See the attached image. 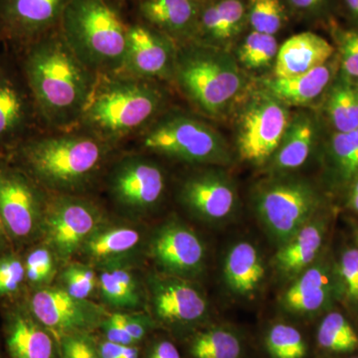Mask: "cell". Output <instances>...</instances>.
Wrapping results in <instances>:
<instances>
[{
  "instance_id": "4316f807",
  "label": "cell",
  "mask_w": 358,
  "mask_h": 358,
  "mask_svg": "<svg viewBox=\"0 0 358 358\" xmlns=\"http://www.w3.org/2000/svg\"><path fill=\"white\" fill-rule=\"evenodd\" d=\"M336 55L331 42L317 33H296L280 45L273 67V77L299 76L326 64Z\"/></svg>"
},
{
  "instance_id": "60d3db41",
  "label": "cell",
  "mask_w": 358,
  "mask_h": 358,
  "mask_svg": "<svg viewBox=\"0 0 358 358\" xmlns=\"http://www.w3.org/2000/svg\"><path fill=\"white\" fill-rule=\"evenodd\" d=\"M27 293L22 254L13 249L0 255V305L20 300Z\"/></svg>"
},
{
  "instance_id": "6da1fadb",
  "label": "cell",
  "mask_w": 358,
  "mask_h": 358,
  "mask_svg": "<svg viewBox=\"0 0 358 358\" xmlns=\"http://www.w3.org/2000/svg\"><path fill=\"white\" fill-rule=\"evenodd\" d=\"M120 150L79 128L43 129L6 159L48 194L92 195Z\"/></svg>"
},
{
  "instance_id": "4dcf8cb0",
  "label": "cell",
  "mask_w": 358,
  "mask_h": 358,
  "mask_svg": "<svg viewBox=\"0 0 358 358\" xmlns=\"http://www.w3.org/2000/svg\"><path fill=\"white\" fill-rule=\"evenodd\" d=\"M324 162L331 185H352L358 178V129L334 133L324 147Z\"/></svg>"
},
{
  "instance_id": "816d5d0a",
  "label": "cell",
  "mask_w": 358,
  "mask_h": 358,
  "mask_svg": "<svg viewBox=\"0 0 358 358\" xmlns=\"http://www.w3.org/2000/svg\"><path fill=\"white\" fill-rule=\"evenodd\" d=\"M193 1L199 2V3H201V2L206 1V0H193Z\"/></svg>"
},
{
  "instance_id": "ac0fdd59",
  "label": "cell",
  "mask_w": 358,
  "mask_h": 358,
  "mask_svg": "<svg viewBox=\"0 0 358 358\" xmlns=\"http://www.w3.org/2000/svg\"><path fill=\"white\" fill-rule=\"evenodd\" d=\"M178 45L145 23H129L124 65L120 72L171 86Z\"/></svg>"
},
{
  "instance_id": "1f68e13d",
  "label": "cell",
  "mask_w": 358,
  "mask_h": 358,
  "mask_svg": "<svg viewBox=\"0 0 358 358\" xmlns=\"http://www.w3.org/2000/svg\"><path fill=\"white\" fill-rule=\"evenodd\" d=\"M315 352L329 357H350L358 352V331L343 313H327L313 336Z\"/></svg>"
},
{
  "instance_id": "d590c367",
  "label": "cell",
  "mask_w": 358,
  "mask_h": 358,
  "mask_svg": "<svg viewBox=\"0 0 358 358\" xmlns=\"http://www.w3.org/2000/svg\"><path fill=\"white\" fill-rule=\"evenodd\" d=\"M279 47L277 36L248 30L232 53L245 72H263L274 67Z\"/></svg>"
},
{
  "instance_id": "bcb514c9",
  "label": "cell",
  "mask_w": 358,
  "mask_h": 358,
  "mask_svg": "<svg viewBox=\"0 0 358 358\" xmlns=\"http://www.w3.org/2000/svg\"><path fill=\"white\" fill-rule=\"evenodd\" d=\"M96 346L101 358H141V346L117 345L99 333H96Z\"/></svg>"
},
{
  "instance_id": "52a82bcc",
  "label": "cell",
  "mask_w": 358,
  "mask_h": 358,
  "mask_svg": "<svg viewBox=\"0 0 358 358\" xmlns=\"http://www.w3.org/2000/svg\"><path fill=\"white\" fill-rule=\"evenodd\" d=\"M101 187L120 217L140 222L164 203L169 176L159 157L120 150L110 162Z\"/></svg>"
},
{
  "instance_id": "f907efd6",
  "label": "cell",
  "mask_w": 358,
  "mask_h": 358,
  "mask_svg": "<svg viewBox=\"0 0 358 358\" xmlns=\"http://www.w3.org/2000/svg\"><path fill=\"white\" fill-rule=\"evenodd\" d=\"M346 358H358V355H350V357H348Z\"/></svg>"
},
{
  "instance_id": "8fae6325",
  "label": "cell",
  "mask_w": 358,
  "mask_h": 358,
  "mask_svg": "<svg viewBox=\"0 0 358 358\" xmlns=\"http://www.w3.org/2000/svg\"><path fill=\"white\" fill-rule=\"evenodd\" d=\"M48 197L22 169L0 157V217L17 251L41 238Z\"/></svg>"
},
{
  "instance_id": "277c9868",
  "label": "cell",
  "mask_w": 358,
  "mask_h": 358,
  "mask_svg": "<svg viewBox=\"0 0 358 358\" xmlns=\"http://www.w3.org/2000/svg\"><path fill=\"white\" fill-rule=\"evenodd\" d=\"M251 85L232 51L194 41L178 45L171 86L205 119L232 114Z\"/></svg>"
},
{
  "instance_id": "7bdbcfd3",
  "label": "cell",
  "mask_w": 358,
  "mask_h": 358,
  "mask_svg": "<svg viewBox=\"0 0 358 358\" xmlns=\"http://www.w3.org/2000/svg\"><path fill=\"white\" fill-rule=\"evenodd\" d=\"M60 358H101L96 333L69 334L59 338Z\"/></svg>"
},
{
  "instance_id": "cb8c5ba5",
  "label": "cell",
  "mask_w": 358,
  "mask_h": 358,
  "mask_svg": "<svg viewBox=\"0 0 358 358\" xmlns=\"http://www.w3.org/2000/svg\"><path fill=\"white\" fill-rule=\"evenodd\" d=\"M99 275V299L110 313L147 310L145 282L134 263H115L96 268Z\"/></svg>"
},
{
  "instance_id": "4fadbf2b",
  "label": "cell",
  "mask_w": 358,
  "mask_h": 358,
  "mask_svg": "<svg viewBox=\"0 0 358 358\" xmlns=\"http://www.w3.org/2000/svg\"><path fill=\"white\" fill-rule=\"evenodd\" d=\"M0 52V157H8L21 143L44 129L17 53Z\"/></svg>"
},
{
  "instance_id": "5bb4252c",
  "label": "cell",
  "mask_w": 358,
  "mask_h": 358,
  "mask_svg": "<svg viewBox=\"0 0 358 358\" xmlns=\"http://www.w3.org/2000/svg\"><path fill=\"white\" fill-rule=\"evenodd\" d=\"M183 174L174 189L178 203L204 222H222L236 211V185L222 166H200Z\"/></svg>"
},
{
  "instance_id": "ffe728a7",
  "label": "cell",
  "mask_w": 358,
  "mask_h": 358,
  "mask_svg": "<svg viewBox=\"0 0 358 358\" xmlns=\"http://www.w3.org/2000/svg\"><path fill=\"white\" fill-rule=\"evenodd\" d=\"M0 315L8 358H60L59 339L32 315L24 296L0 305Z\"/></svg>"
},
{
  "instance_id": "8d00e7d4",
  "label": "cell",
  "mask_w": 358,
  "mask_h": 358,
  "mask_svg": "<svg viewBox=\"0 0 358 358\" xmlns=\"http://www.w3.org/2000/svg\"><path fill=\"white\" fill-rule=\"evenodd\" d=\"M21 254L27 291L54 284L63 263L48 245L38 241L22 250Z\"/></svg>"
},
{
  "instance_id": "603a6c76",
  "label": "cell",
  "mask_w": 358,
  "mask_h": 358,
  "mask_svg": "<svg viewBox=\"0 0 358 358\" xmlns=\"http://www.w3.org/2000/svg\"><path fill=\"white\" fill-rule=\"evenodd\" d=\"M199 8L193 0H138L136 15L179 45L194 39Z\"/></svg>"
},
{
  "instance_id": "7402d4cb",
  "label": "cell",
  "mask_w": 358,
  "mask_h": 358,
  "mask_svg": "<svg viewBox=\"0 0 358 358\" xmlns=\"http://www.w3.org/2000/svg\"><path fill=\"white\" fill-rule=\"evenodd\" d=\"M320 138V117L315 110L293 112L281 143L265 166L268 174L292 173L305 166L319 145Z\"/></svg>"
},
{
  "instance_id": "ba28073f",
  "label": "cell",
  "mask_w": 358,
  "mask_h": 358,
  "mask_svg": "<svg viewBox=\"0 0 358 358\" xmlns=\"http://www.w3.org/2000/svg\"><path fill=\"white\" fill-rule=\"evenodd\" d=\"M252 203L268 237L281 247L317 215L322 197L307 178L268 174L252 192Z\"/></svg>"
},
{
  "instance_id": "f1b7e54d",
  "label": "cell",
  "mask_w": 358,
  "mask_h": 358,
  "mask_svg": "<svg viewBox=\"0 0 358 358\" xmlns=\"http://www.w3.org/2000/svg\"><path fill=\"white\" fill-rule=\"evenodd\" d=\"M327 232L324 219L315 216L286 244L279 247L275 267L285 277H298L312 265L324 243Z\"/></svg>"
},
{
  "instance_id": "d6986e66",
  "label": "cell",
  "mask_w": 358,
  "mask_h": 358,
  "mask_svg": "<svg viewBox=\"0 0 358 358\" xmlns=\"http://www.w3.org/2000/svg\"><path fill=\"white\" fill-rule=\"evenodd\" d=\"M136 222L110 216L87 239L75 260L95 268L115 263H136L145 252L148 237Z\"/></svg>"
},
{
  "instance_id": "30bf717a",
  "label": "cell",
  "mask_w": 358,
  "mask_h": 358,
  "mask_svg": "<svg viewBox=\"0 0 358 358\" xmlns=\"http://www.w3.org/2000/svg\"><path fill=\"white\" fill-rule=\"evenodd\" d=\"M145 289L147 312L157 329L178 343L210 324L208 301L189 280L152 273L145 279Z\"/></svg>"
},
{
  "instance_id": "2e32d148",
  "label": "cell",
  "mask_w": 358,
  "mask_h": 358,
  "mask_svg": "<svg viewBox=\"0 0 358 358\" xmlns=\"http://www.w3.org/2000/svg\"><path fill=\"white\" fill-rule=\"evenodd\" d=\"M145 253L159 273L189 281L203 272L206 263V249L201 238L176 218L152 231L148 237Z\"/></svg>"
},
{
  "instance_id": "7dc6e473",
  "label": "cell",
  "mask_w": 358,
  "mask_h": 358,
  "mask_svg": "<svg viewBox=\"0 0 358 358\" xmlns=\"http://www.w3.org/2000/svg\"><path fill=\"white\" fill-rule=\"evenodd\" d=\"M341 11L352 23V27L358 28V0H338Z\"/></svg>"
},
{
  "instance_id": "f6af8a7d",
  "label": "cell",
  "mask_w": 358,
  "mask_h": 358,
  "mask_svg": "<svg viewBox=\"0 0 358 358\" xmlns=\"http://www.w3.org/2000/svg\"><path fill=\"white\" fill-rule=\"evenodd\" d=\"M339 274L350 301L358 303V249H348L339 261Z\"/></svg>"
},
{
  "instance_id": "5b68a950",
  "label": "cell",
  "mask_w": 358,
  "mask_h": 358,
  "mask_svg": "<svg viewBox=\"0 0 358 358\" xmlns=\"http://www.w3.org/2000/svg\"><path fill=\"white\" fill-rule=\"evenodd\" d=\"M121 150L145 152L189 166H229L232 152L220 131L194 112L171 106Z\"/></svg>"
},
{
  "instance_id": "f546056e",
  "label": "cell",
  "mask_w": 358,
  "mask_h": 358,
  "mask_svg": "<svg viewBox=\"0 0 358 358\" xmlns=\"http://www.w3.org/2000/svg\"><path fill=\"white\" fill-rule=\"evenodd\" d=\"M260 252L250 242L233 245L224 261V281L232 293L249 296L255 294L265 278Z\"/></svg>"
},
{
  "instance_id": "836d02e7",
  "label": "cell",
  "mask_w": 358,
  "mask_h": 358,
  "mask_svg": "<svg viewBox=\"0 0 358 358\" xmlns=\"http://www.w3.org/2000/svg\"><path fill=\"white\" fill-rule=\"evenodd\" d=\"M260 348L265 358H310L312 353L305 331L286 320H275L264 327Z\"/></svg>"
},
{
  "instance_id": "681fc988",
  "label": "cell",
  "mask_w": 358,
  "mask_h": 358,
  "mask_svg": "<svg viewBox=\"0 0 358 358\" xmlns=\"http://www.w3.org/2000/svg\"><path fill=\"white\" fill-rule=\"evenodd\" d=\"M348 205L353 211L358 213V178L352 183L350 196H348Z\"/></svg>"
},
{
  "instance_id": "83f0119b",
  "label": "cell",
  "mask_w": 358,
  "mask_h": 358,
  "mask_svg": "<svg viewBox=\"0 0 358 358\" xmlns=\"http://www.w3.org/2000/svg\"><path fill=\"white\" fill-rule=\"evenodd\" d=\"M185 358H252L246 334L230 324L210 322L183 339Z\"/></svg>"
},
{
  "instance_id": "f35d334b",
  "label": "cell",
  "mask_w": 358,
  "mask_h": 358,
  "mask_svg": "<svg viewBox=\"0 0 358 358\" xmlns=\"http://www.w3.org/2000/svg\"><path fill=\"white\" fill-rule=\"evenodd\" d=\"M249 30L274 35L291 20L282 0H245Z\"/></svg>"
},
{
  "instance_id": "8992f818",
  "label": "cell",
  "mask_w": 358,
  "mask_h": 358,
  "mask_svg": "<svg viewBox=\"0 0 358 358\" xmlns=\"http://www.w3.org/2000/svg\"><path fill=\"white\" fill-rule=\"evenodd\" d=\"M59 27L71 50L96 74L122 70L129 23L108 0H71Z\"/></svg>"
},
{
  "instance_id": "7a4b0ae2",
  "label": "cell",
  "mask_w": 358,
  "mask_h": 358,
  "mask_svg": "<svg viewBox=\"0 0 358 358\" xmlns=\"http://www.w3.org/2000/svg\"><path fill=\"white\" fill-rule=\"evenodd\" d=\"M15 52L44 129L76 128L98 74L71 50L60 27Z\"/></svg>"
},
{
  "instance_id": "d4e9b609",
  "label": "cell",
  "mask_w": 358,
  "mask_h": 358,
  "mask_svg": "<svg viewBox=\"0 0 358 358\" xmlns=\"http://www.w3.org/2000/svg\"><path fill=\"white\" fill-rule=\"evenodd\" d=\"M338 61H331L299 76L289 78H263L259 84L267 89L289 108L313 109L326 95L327 89L336 78Z\"/></svg>"
},
{
  "instance_id": "d6a6232c",
  "label": "cell",
  "mask_w": 358,
  "mask_h": 358,
  "mask_svg": "<svg viewBox=\"0 0 358 358\" xmlns=\"http://www.w3.org/2000/svg\"><path fill=\"white\" fill-rule=\"evenodd\" d=\"M324 110L334 133H348L358 129L357 85L339 74L324 96Z\"/></svg>"
},
{
  "instance_id": "9a60e30c",
  "label": "cell",
  "mask_w": 358,
  "mask_h": 358,
  "mask_svg": "<svg viewBox=\"0 0 358 358\" xmlns=\"http://www.w3.org/2000/svg\"><path fill=\"white\" fill-rule=\"evenodd\" d=\"M24 300L32 315L58 339L69 334L98 333L110 313L102 303L74 298L54 284L29 289Z\"/></svg>"
},
{
  "instance_id": "9c48e42d",
  "label": "cell",
  "mask_w": 358,
  "mask_h": 358,
  "mask_svg": "<svg viewBox=\"0 0 358 358\" xmlns=\"http://www.w3.org/2000/svg\"><path fill=\"white\" fill-rule=\"evenodd\" d=\"M291 108L264 88L252 83L232 112L235 148L240 159L265 167L284 138Z\"/></svg>"
},
{
  "instance_id": "9f6ffc18",
  "label": "cell",
  "mask_w": 358,
  "mask_h": 358,
  "mask_svg": "<svg viewBox=\"0 0 358 358\" xmlns=\"http://www.w3.org/2000/svg\"><path fill=\"white\" fill-rule=\"evenodd\" d=\"M124 1H127V0H124ZM136 1H138V0H136Z\"/></svg>"
},
{
  "instance_id": "3957f363",
  "label": "cell",
  "mask_w": 358,
  "mask_h": 358,
  "mask_svg": "<svg viewBox=\"0 0 358 358\" xmlns=\"http://www.w3.org/2000/svg\"><path fill=\"white\" fill-rule=\"evenodd\" d=\"M166 85L124 72L98 74L76 128L121 150L173 106Z\"/></svg>"
},
{
  "instance_id": "c3c4849f",
  "label": "cell",
  "mask_w": 358,
  "mask_h": 358,
  "mask_svg": "<svg viewBox=\"0 0 358 358\" xmlns=\"http://www.w3.org/2000/svg\"><path fill=\"white\" fill-rule=\"evenodd\" d=\"M13 249L15 248H14L13 241H11L8 233H7L3 221H2L1 217H0V255Z\"/></svg>"
},
{
  "instance_id": "ab89813d",
  "label": "cell",
  "mask_w": 358,
  "mask_h": 358,
  "mask_svg": "<svg viewBox=\"0 0 358 358\" xmlns=\"http://www.w3.org/2000/svg\"><path fill=\"white\" fill-rule=\"evenodd\" d=\"M338 53L339 74L350 81L358 80V28L343 27L336 18L327 23Z\"/></svg>"
},
{
  "instance_id": "484cf974",
  "label": "cell",
  "mask_w": 358,
  "mask_h": 358,
  "mask_svg": "<svg viewBox=\"0 0 358 358\" xmlns=\"http://www.w3.org/2000/svg\"><path fill=\"white\" fill-rule=\"evenodd\" d=\"M334 289L333 275L329 266L310 265L282 294V310L293 317H313L329 307Z\"/></svg>"
},
{
  "instance_id": "f5cc1de1",
  "label": "cell",
  "mask_w": 358,
  "mask_h": 358,
  "mask_svg": "<svg viewBox=\"0 0 358 358\" xmlns=\"http://www.w3.org/2000/svg\"><path fill=\"white\" fill-rule=\"evenodd\" d=\"M0 358H4L3 353H2L1 350H0Z\"/></svg>"
},
{
  "instance_id": "7c38bea8",
  "label": "cell",
  "mask_w": 358,
  "mask_h": 358,
  "mask_svg": "<svg viewBox=\"0 0 358 358\" xmlns=\"http://www.w3.org/2000/svg\"><path fill=\"white\" fill-rule=\"evenodd\" d=\"M109 217L93 195L49 194L39 241L48 245L61 262H69Z\"/></svg>"
},
{
  "instance_id": "db71d44e",
  "label": "cell",
  "mask_w": 358,
  "mask_h": 358,
  "mask_svg": "<svg viewBox=\"0 0 358 358\" xmlns=\"http://www.w3.org/2000/svg\"><path fill=\"white\" fill-rule=\"evenodd\" d=\"M355 85H357V89H358V80L357 81V83H355Z\"/></svg>"
},
{
  "instance_id": "44dd1931",
  "label": "cell",
  "mask_w": 358,
  "mask_h": 358,
  "mask_svg": "<svg viewBox=\"0 0 358 358\" xmlns=\"http://www.w3.org/2000/svg\"><path fill=\"white\" fill-rule=\"evenodd\" d=\"M248 30L245 0H206L200 3L193 41L232 51Z\"/></svg>"
},
{
  "instance_id": "11a10c76",
  "label": "cell",
  "mask_w": 358,
  "mask_h": 358,
  "mask_svg": "<svg viewBox=\"0 0 358 358\" xmlns=\"http://www.w3.org/2000/svg\"><path fill=\"white\" fill-rule=\"evenodd\" d=\"M357 242H358V232H357Z\"/></svg>"
},
{
  "instance_id": "74e56055",
  "label": "cell",
  "mask_w": 358,
  "mask_h": 358,
  "mask_svg": "<svg viewBox=\"0 0 358 358\" xmlns=\"http://www.w3.org/2000/svg\"><path fill=\"white\" fill-rule=\"evenodd\" d=\"M54 285L80 300L95 301L99 298L98 271L80 261L63 264Z\"/></svg>"
},
{
  "instance_id": "e575fe53",
  "label": "cell",
  "mask_w": 358,
  "mask_h": 358,
  "mask_svg": "<svg viewBox=\"0 0 358 358\" xmlns=\"http://www.w3.org/2000/svg\"><path fill=\"white\" fill-rule=\"evenodd\" d=\"M157 331L159 329L150 313L141 310L110 313L98 333L117 345L141 346Z\"/></svg>"
},
{
  "instance_id": "b9f144b4",
  "label": "cell",
  "mask_w": 358,
  "mask_h": 358,
  "mask_svg": "<svg viewBox=\"0 0 358 358\" xmlns=\"http://www.w3.org/2000/svg\"><path fill=\"white\" fill-rule=\"evenodd\" d=\"M291 20L301 21H324L331 18V9L338 0H282Z\"/></svg>"
},
{
  "instance_id": "e0dca14e",
  "label": "cell",
  "mask_w": 358,
  "mask_h": 358,
  "mask_svg": "<svg viewBox=\"0 0 358 358\" xmlns=\"http://www.w3.org/2000/svg\"><path fill=\"white\" fill-rule=\"evenodd\" d=\"M71 0H0V45L18 50L60 26Z\"/></svg>"
},
{
  "instance_id": "ee69618b",
  "label": "cell",
  "mask_w": 358,
  "mask_h": 358,
  "mask_svg": "<svg viewBox=\"0 0 358 358\" xmlns=\"http://www.w3.org/2000/svg\"><path fill=\"white\" fill-rule=\"evenodd\" d=\"M141 358H185L180 345L164 331H157L141 345Z\"/></svg>"
}]
</instances>
